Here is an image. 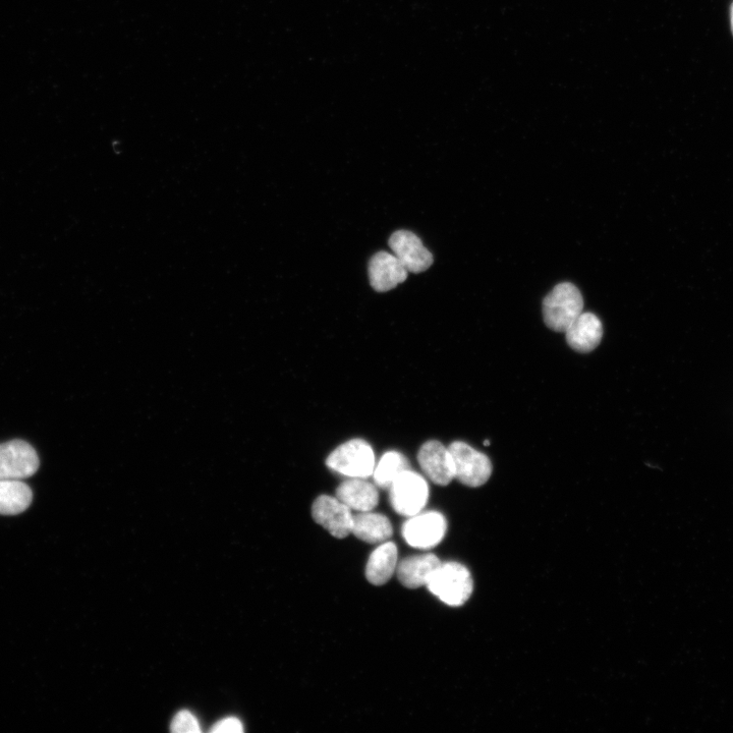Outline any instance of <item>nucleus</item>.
I'll return each mask as SVG.
<instances>
[{
	"label": "nucleus",
	"mask_w": 733,
	"mask_h": 733,
	"mask_svg": "<svg viewBox=\"0 0 733 733\" xmlns=\"http://www.w3.org/2000/svg\"><path fill=\"white\" fill-rule=\"evenodd\" d=\"M426 587L446 605L459 607L470 599L474 583L469 570L461 563L441 562Z\"/></svg>",
	"instance_id": "obj_1"
},
{
	"label": "nucleus",
	"mask_w": 733,
	"mask_h": 733,
	"mask_svg": "<svg viewBox=\"0 0 733 733\" xmlns=\"http://www.w3.org/2000/svg\"><path fill=\"white\" fill-rule=\"evenodd\" d=\"M583 309L584 299L579 289L570 283L559 284L544 299V322L553 331L566 332Z\"/></svg>",
	"instance_id": "obj_2"
},
{
	"label": "nucleus",
	"mask_w": 733,
	"mask_h": 733,
	"mask_svg": "<svg viewBox=\"0 0 733 733\" xmlns=\"http://www.w3.org/2000/svg\"><path fill=\"white\" fill-rule=\"evenodd\" d=\"M326 465L330 470L349 478L366 479L373 475L375 455L368 442L353 439L333 450Z\"/></svg>",
	"instance_id": "obj_3"
},
{
	"label": "nucleus",
	"mask_w": 733,
	"mask_h": 733,
	"mask_svg": "<svg viewBox=\"0 0 733 733\" xmlns=\"http://www.w3.org/2000/svg\"><path fill=\"white\" fill-rule=\"evenodd\" d=\"M388 490L392 509L409 518L421 513L429 498L427 482L412 470L402 473Z\"/></svg>",
	"instance_id": "obj_4"
},
{
	"label": "nucleus",
	"mask_w": 733,
	"mask_h": 733,
	"mask_svg": "<svg viewBox=\"0 0 733 733\" xmlns=\"http://www.w3.org/2000/svg\"><path fill=\"white\" fill-rule=\"evenodd\" d=\"M448 449L454 460L456 479L472 488L487 483L492 474V464L486 455L462 441L451 443Z\"/></svg>",
	"instance_id": "obj_5"
},
{
	"label": "nucleus",
	"mask_w": 733,
	"mask_h": 733,
	"mask_svg": "<svg viewBox=\"0 0 733 733\" xmlns=\"http://www.w3.org/2000/svg\"><path fill=\"white\" fill-rule=\"evenodd\" d=\"M39 468L36 450L23 440L0 444V480H25Z\"/></svg>",
	"instance_id": "obj_6"
},
{
	"label": "nucleus",
	"mask_w": 733,
	"mask_h": 733,
	"mask_svg": "<svg viewBox=\"0 0 733 733\" xmlns=\"http://www.w3.org/2000/svg\"><path fill=\"white\" fill-rule=\"evenodd\" d=\"M312 517L337 539H344L352 534V510L337 497L319 496L312 505Z\"/></svg>",
	"instance_id": "obj_7"
},
{
	"label": "nucleus",
	"mask_w": 733,
	"mask_h": 733,
	"mask_svg": "<svg viewBox=\"0 0 733 733\" xmlns=\"http://www.w3.org/2000/svg\"><path fill=\"white\" fill-rule=\"evenodd\" d=\"M447 523L437 512L419 513L403 526L406 542L417 549L427 550L437 546L444 538Z\"/></svg>",
	"instance_id": "obj_8"
},
{
	"label": "nucleus",
	"mask_w": 733,
	"mask_h": 733,
	"mask_svg": "<svg viewBox=\"0 0 733 733\" xmlns=\"http://www.w3.org/2000/svg\"><path fill=\"white\" fill-rule=\"evenodd\" d=\"M418 462L425 475L436 485L447 486L456 479V470L450 451L442 443L430 440L422 445Z\"/></svg>",
	"instance_id": "obj_9"
},
{
	"label": "nucleus",
	"mask_w": 733,
	"mask_h": 733,
	"mask_svg": "<svg viewBox=\"0 0 733 733\" xmlns=\"http://www.w3.org/2000/svg\"><path fill=\"white\" fill-rule=\"evenodd\" d=\"M389 247L409 272L421 273L433 264L432 254L412 232L394 233L389 239Z\"/></svg>",
	"instance_id": "obj_10"
},
{
	"label": "nucleus",
	"mask_w": 733,
	"mask_h": 733,
	"mask_svg": "<svg viewBox=\"0 0 733 733\" xmlns=\"http://www.w3.org/2000/svg\"><path fill=\"white\" fill-rule=\"evenodd\" d=\"M409 271L393 253L379 252L369 263V277L372 288L386 293L404 283Z\"/></svg>",
	"instance_id": "obj_11"
},
{
	"label": "nucleus",
	"mask_w": 733,
	"mask_h": 733,
	"mask_svg": "<svg viewBox=\"0 0 733 733\" xmlns=\"http://www.w3.org/2000/svg\"><path fill=\"white\" fill-rule=\"evenodd\" d=\"M565 333L569 346L576 352L586 354L600 345L603 325L595 314L582 313Z\"/></svg>",
	"instance_id": "obj_12"
},
{
	"label": "nucleus",
	"mask_w": 733,
	"mask_h": 733,
	"mask_svg": "<svg viewBox=\"0 0 733 733\" xmlns=\"http://www.w3.org/2000/svg\"><path fill=\"white\" fill-rule=\"evenodd\" d=\"M440 565L439 558L431 553L411 556L399 562L397 575L403 586L418 589L427 586Z\"/></svg>",
	"instance_id": "obj_13"
},
{
	"label": "nucleus",
	"mask_w": 733,
	"mask_h": 733,
	"mask_svg": "<svg viewBox=\"0 0 733 733\" xmlns=\"http://www.w3.org/2000/svg\"><path fill=\"white\" fill-rule=\"evenodd\" d=\"M335 494L352 511L358 513L373 511L379 502L376 486L362 478L344 481L337 487Z\"/></svg>",
	"instance_id": "obj_14"
},
{
	"label": "nucleus",
	"mask_w": 733,
	"mask_h": 733,
	"mask_svg": "<svg viewBox=\"0 0 733 733\" xmlns=\"http://www.w3.org/2000/svg\"><path fill=\"white\" fill-rule=\"evenodd\" d=\"M398 565L397 545L390 541L381 543L368 559L366 578L372 585L382 586L391 579L394 573H397Z\"/></svg>",
	"instance_id": "obj_15"
},
{
	"label": "nucleus",
	"mask_w": 733,
	"mask_h": 733,
	"mask_svg": "<svg viewBox=\"0 0 733 733\" xmlns=\"http://www.w3.org/2000/svg\"><path fill=\"white\" fill-rule=\"evenodd\" d=\"M352 534L369 544H381L393 534L390 521L383 515L363 512L353 518Z\"/></svg>",
	"instance_id": "obj_16"
},
{
	"label": "nucleus",
	"mask_w": 733,
	"mask_h": 733,
	"mask_svg": "<svg viewBox=\"0 0 733 733\" xmlns=\"http://www.w3.org/2000/svg\"><path fill=\"white\" fill-rule=\"evenodd\" d=\"M33 494L23 480H0V515L14 516L25 512Z\"/></svg>",
	"instance_id": "obj_17"
},
{
	"label": "nucleus",
	"mask_w": 733,
	"mask_h": 733,
	"mask_svg": "<svg viewBox=\"0 0 733 733\" xmlns=\"http://www.w3.org/2000/svg\"><path fill=\"white\" fill-rule=\"evenodd\" d=\"M407 470H411L409 461L398 451H389L374 469L375 485L381 489H389L394 480Z\"/></svg>",
	"instance_id": "obj_18"
},
{
	"label": "nucleus",
	"mask_w": 733,
	"mask_h": 733,
	"mask_svg": "<svg viewBox=\"0 0 733 733\" xmlns=\"http://www.w3.org/2000/svg\"><path fill=\"white\" fill-rule=\"evenodd\" d=\"M171 729L178 733L201 732V727L197 718L187 710H183L176 715L172 722Z\"/></svg>",
	"instance_id": "obj_19"
},
{
	"label": "nucleus",
	"mask_w": 733,
	"mask_h": 733,
	"mask_svg": "<svg viewBox=\"0 0 733 733\" xmlns=\"http://www.w3.org/2000/svg\"><path fill=\"white\" fill-rule=\"evenodd\" d=\"M243 731V723L236 717L224 718L210 728V732L213 733H241Z\"/></svg>",
	"instance_id": "obj_20"
},
{
	"label": "nucleus",
	"mask_w": 733,
	"mask_h": 733,
	"mask_svg": "<svg viewBox=\"0 0 733 733\" xmlns=\"http://www.w3.org/2000/svg\"><path fill=\"white\" fill-rule=\"evenodd\" d=\"M730 24H731V31H732V35H733V4H732L731 9H730Z\"/></svg>",
	"instance_id": "obj_21"
},
{
	"label": "nucleus",
	"mask_w": 733,
	"mask_h": 733,
	"mask_svg": "<svg viewBox=\"0 0 733 733\" xmlns=\"http://www.w3.org/2000/svg\"><path fill=\"white\" fill-rule=\"evenodd\" d=\"M484 445H486V446L490 445V441H488V440H487V441H485V442H484Z\"/></svg>",
	"instance_id": "obj_22"
}]
</instances>
